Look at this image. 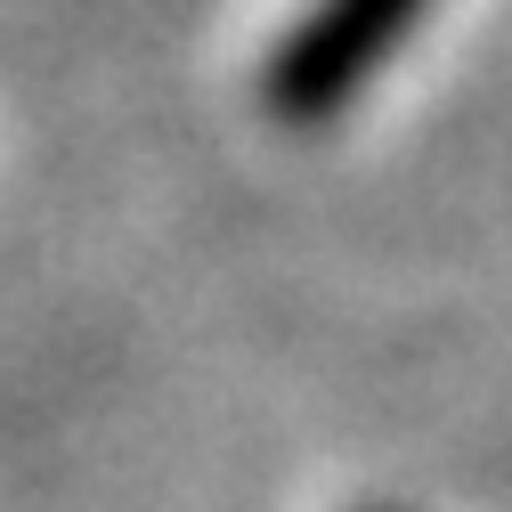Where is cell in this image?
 Here are the masks:
<instances>
[{"label":"cell","mask_w":512,"mask_h":512,"mask_svg":"<svg viewBox=\"0 0 512 512\" xmlns=\"http://www.w3.org/2000/svg\"><path fill=\"white\" fill-rule=\"evenodd\" d=\"M431 0H309V17L285 33V49L261 74V106L285 122V131H309V122H334L366 74L391 57Z\"/></svg>","instance_id":"6da1fadb"}]
</instances>
